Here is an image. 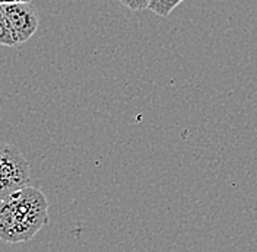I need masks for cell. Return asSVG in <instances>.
<instances>
[{
  "mask_svg": "<svg viewBox=\"0 0 257 252\" xmlns=\"http://www.w3.org/2000/svg\"><path fill=\"white\" fill-rule=\"evenodd\" d=\"M47 221L48 201L38 188L22 187L0 201V239L5 242H27Z\"/></svg>",
  "mask_w": 257,
  "mask_h": 252,
  "instance_id": "1",
  "label": "cell"
},
{
  "mask_svg": "<svg viewBox=\"0 0 257 252\" xmlns=\"http://www.w3.org/2000/svg\"><path fill=\"white\" fill-rule=\"evenodd\" d=\"M31 165L14 144L0 143V201L30 185Z\"/></svg>",
  "mask_w": 257,
  "mask_h": 252,
  "instance_id": "2",
  "label": "cell"
},
{
  "mask_svg": "<svg viewBox=\"0 0 257 252\" xmlns=\"http://www.w3.org/2000/svg\"><path fill=\"white\" fill-rule=\"evenodd\" d=\"M0 9L6 16L8 25L15 38L16 46H21L25 41H28L38 30L40 18L31 2L0 5Z\"/></svg>",
  "mask_w": 257,
  "mask_h": 252,
  "instance_id": "3",
  "label": "cell"
},
{
  "mask_svg": "<svg viewBox=\"0 0 257 252\" xmlns=\"http://www.w3.org/2000/svg\"><path fill=\"white\" fill-rule=\"evenodd\" d=\"M183 2L184 0H151L148 5V9L158 16L167 18Z\"/></svg>",
  "mask_w": 257,
  "mask_h": 252,
  "instance_id": "4",
  "label": "cell"
},
{
  "mask_svg": "<svg viewBox=\"0 0 257 252\" xmlns=\"http://www.w3.org/2000/svg\"><path fill=\"white\" fill-rule=\"evenodd\" d=\"M0 46H5V47H16L15 38L11 32V28L8 25V21H6V16L2 12L0 9Z\"/></svg>",
  "mask_w": 257,
  "mask_h": 252,
  "instance_id": "5",
  "label": "cell"
},
{
  "mask_svg": "<svg viewBox=\"0 0 257 252\" xmlns=\"http://www.w3.org/2000/svg\"><path fill=\"white\" fill-rule=\"evenodd\" d=\"M123 6L128 8L130 11H144L148 9L151 0H118Z\"/></svg>",
  "mask_w": 257,
  "mask_h": 252,
  "instance_id": "6",
  "label": "cell"
},
{
  "mask_svg": "<svg viewBox=\"0 0 257 252\" xmlns=\"http://www.w3.org/2000/svg\"><path fill=\"white\" fill-rule=\"evenodd\" d=\"M22 2H32V0H0V5H8V3H22Z\"/></svg>",
  "mask_w": 257,
  "mask_h": 252,
  "instance_id": "7",
  "label": "cell"
}]
</instances>
